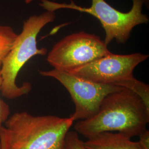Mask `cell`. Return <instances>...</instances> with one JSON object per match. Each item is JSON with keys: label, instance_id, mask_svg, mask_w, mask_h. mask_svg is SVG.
<instances>
[{"label": "cell", "instance_id": "10", "mask_svg": "<svg viewBox=\"0 0 149 149\" xmlns=\"http://www.w3.org/2000/svg\"><path fill=\"white\" fill-rule=\"evenodd\" d=\"M63 149H87L84 141L80 139L79 134L75 131H69L64 140Z\"/></svg>", "mask_w": 149, "mask_h": 149}, {"label": "cell", "instance_id": "4", "mask_svg": "<svg viewBox=\"0 0 149 149\" xmlns=\"http://www.w3.org/2000/svg\"><path fill=\"white\" fill-rule=\"evenodd\" d=\"M148 58L149 55L139 53L128 55L111 53L66 72L96 83L129 89L149 107V85L136 79L133 75L135 68Z\"/></svg>", "mask_w": 149, "mask_h": 149}, {"label": "cell", "instance_id": "2", "mask_svg": "<svg viewBox=\"0 0 149 149\" xmlns=\"http://www.w3.org/2000/svg\"><path fill=\"white\" fill-rule=\"evenodd\" d=\"M74 122L70 117L17 112L0 128V149H63Z\"/></svg>", "mask_w": 149, "mask_h": 149}, {"label": "cell", "instance_id": "11", "mask_svg": "<svg viewBox=\"0 0 149 149\" xmlns=\"http://www.w3.org/2000/svg\"><path fill=\"white\" fill-rule=\"evenodd\" d=\"M1 69V67H0ZM1 84L2 78L0 71V128L10 117V108L8 104L1 98Z\"/></svg>", "mask_w": 149, "mask_h": 149}, {"label": "cell", "instance_id": "14", "mask_svg": "<svg viewBox=\"0 0 149 149\" xmlns=\"http://www.w3.org/2000/svg\"><path fill=\"white\" fill-rule=\"evenodd\" d=\"M144 1V3H145V5H148L149 3V0H143Z\"/></svg>", "mask_w": 149, "mask_h": 149}, {"label": "cell", "instance_id": "12", "mask_svg": "<svg viewBox=\"0 0 149 149\" xmlns=\"http://www.w3.org/2000/svg\"><path fill=\"white\" fill-rule=\"evenodd\" d=\"M138 141L144 149H149V131L146 130L139 136Z\"/></svg>", "mask_w": 149, "mask_h": 149}, {"label": "cell", "instance_id": "5", "mask_svg": "<svg viewBox=\"0 0 149 149\" xmlns=\"http://www.w3.org/2000/svg\"><path fill=\"white\" fill-rule=\"evenodd\" d=\"M132 1V7L128 12L118 11L105 0H92L90 7L77 5L72 1L70 3H66L42 0L40 6L47 11L55 12L61 9H70L96 17L101 22L105 31L104 42L108 45L114 39L119 44H125L134 27L149 22V17L142 12L143 0Z\"/></svg>", "mask_w": 149, "mask_h": 149}, {"label": "cell", "instance_id": "3", "mask_svg": "<svg viewBox=\"0 0 149 149\" xmlns=\"http://www.w3.org/2000/svg\"><path fill=\"white\" fill-rule=\"evenodd\" d=\"M55 19V12L47 11L39 15L30 16L23 22L22 31L17 35L0 69L1 95L6 98L14 100L27 95L32 90V85L29 82H24L19 86L16 84V79L22 68L32 58L47 54V48H38V35L44 27Z\"/></svg>", "mask_w": 149, "mask_h": 149}, {"label": "cell", "instance_id": "8", "mask_svg": "<svg viewBox=\"0 0 149 149\" xmlns=\"http://www.w3.org/2000/svg\"><path fill=\"white\" fill-rule=\"evenodd\" d=\"M119 132H102L84 141L87 149H144L139 141Z\"/></svg>", "mask_w": 149, "mask_h": 149}, {"label": "cell", "instance_id": "6", "mask_svg": "<svg viewBox=\"0 0 149 149\" xmlns=\"http://www.w3.org/2000/svg\"><path fill=\"white\" fill-rule=\"evenodd\" d=\"M107 46L95 34L75 33L56 43L47 61L54 69L68 72L111 53Z\"/></svg>", "mask_w": 149, "mask_h": 149}, {"label": "cell", "instance_id": "7", "mask_svg": "<svg viewBox=\"0 0 149 149\" xmlns=\"http://www.w3.org/2000/svg\"><path fill=\"white\" fill-rule=\"evenodd\" d=\"M39 72L43 76L58 80L69 92L75 107L74 112L70 117L74 122L92 117L98 111L107 96L124 88L118 86L96 83L54 69Z\"/></svg>", "mask_w": 149, "mask_h": 149}, {"label": "cell", "instance_id": "9", "mask_svg": "<svg viewBox=\"0 0 149 149\" xmlns=\"http://www.w3.org/2000/svg\"><path fill=\"white\" fill-rule=\"evenodd\" d=\"M17 35L12 27L0 25V67L3 59L12 47Z\"/></svg>", "mask_w": 149, "mask_h": 149}, {"label": "cell", "instance_id": "1", "mask_svg": "<svg viewBox=\"0 0 149 149\" xmlns=\"http://www.w3.org/2000/svg\"><path fill=\"white\" fill-rule=\"evenodd\" d=\"M149 123V107L136 93L124 88L107 96L96 114L79 120L74 128L87 139L102 132H119L132 138L145 132Z\"/></svg>", "mask_w": 149, "mask_h": 149}, {"label": "cell", "instance_id": "13", "mask_svg": "<svg viewBox=\"0 0 149 149\" xmlns=\"http://www.w3.org/2000/svg\"><path fill=\"white\" fill-rule=\"evenodd\" d=\"M33 1L34 0H25V2L27 4H29L30 3H31L32 2H33ZM53 1H55V0H53Z\"/></svg>", "mask_w": 149, "mask_h": 149}]
</instances>
